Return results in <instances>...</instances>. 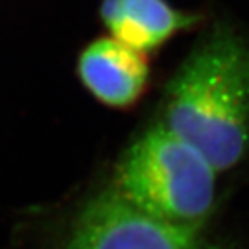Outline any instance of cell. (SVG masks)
<instances>
[{"instance_id": "4", "label": "cell", "mask_w": 249, "mask_h": 249, "mask_svg": "<svg viewBox=\"0 0 249 249\" xmlns=\"http://www.w3.org/2000/svg\"><path fill=\"white\" fill-rule=\"evenodd\" d=\"M79 76L89 92L113 108L135 103L148 81V61L143 52L118 39H98L79 56Z\"/></svg>"}, {"instance_id": "6", "label": "cell", "mask_w": 249, "mask_h": 249, "mask_svg": "<svg viewBox=\"0 0 249 249\" xmlns=\"http://www.w3.org/2000/svg\"><path fill=\"white\" fill-rule=\"evenodd\" d=\"M192 249H229V248H224V246H215V245H196Z\"/></svg>"}, {"instance_id": "2", "label": "cell", "mask_w": 249, "mask_h": 249, "mask_svg": "<svg viewBox=\"0 0 249 249\" xmlns=\"http://www.w3.org/2000/svg\"><path fill=\"white\" fill-rule=\"evenodd\" d=\"M217 171L164 124L145 132L118 169V193L153 219L201 227L214 206Z\"/></svg>"}, {"instance_id": "1", "label": "cell", "mask_w": 249, "mask_h": 249, "mask_svg": "<svg viewBox=\"0 0 249 249\" xmlns=\"http://www.w3.org/2000/svg\"><path fill=\"white\" fill-rule=\"evenodd\" d=\"M166 98L169 130L217 172L236 166L249 143V39L217 26L183 61Z\"/></svg>"}, {"instance_id": "5", "label": "cell", "mask_w": 249, "mask_h": 249, "mask_svg": "<svg viewBox=\"0 0 249 249\" xmlns=\"http://www.w3.org/2000/svg\"><path fill=\"white\" fill-rule=\"evenodd\" d=\"M102 18L114 39L140 52L155 49L198 21L166 0H103Z\"/></svg>"}, {"instance_id": "3", "label": "cell", "mask_w": 249, "mask_h": 249, "mask_svg": "<svg viewBox=\"0 0 249 249\" xmlns=\"http://www.w3.org/2000/svg\"><path fill=\"white\" fill-rule=\"evenodd\" d=\"M198 229L153 219L108 192L79 217L68 249H192Z\"/></svg>"}]
</instances>
